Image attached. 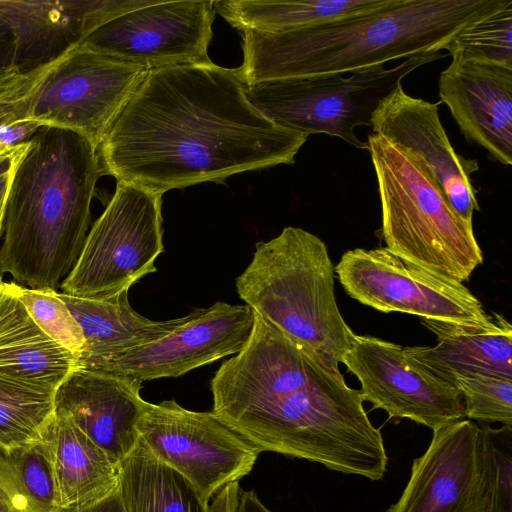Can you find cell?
<instances>
[{"label": "cell", "mask_w": 512, "mask_h": 512, "mask_svg": "<svg viewBox=\"0 0 512 512\" xmlns=\"http://www.w3.org/2000/svg\"><path fill=\"white\" fill-rule=\"evenodd\" d=\"M308 136L247 98L236 69H152L98 148L104 175L163 195L246 171L293 164Z\"/></svg>", "instance_id": "6da1fadb"}, {"label": "cell", "mask_w": 512, "mask_h": 512, "mask_svg": "<svg viewBox=\"0 0 512 512\" xmlns=\"http://www.w3.org/2000/svg\"><path fill=\"white\" fill-rule=\"evenodd\" d=\"M211 392V412L260 452L371 481L386 474L384 439L360 391L255 312L246 344L217 370Z\"/></svg>", "instance_id": "7a4b0ae2"}, {"label": "cell", "mask_w": 512, "mask_h": 512, "mask_svg": "<svg viewBox=\"0 0 512 512\" xmlns=\"http://www.w3.org/2000/svg\"><path fill=\"white\" fill-rule=\"evenodd\" d=\"M104 171L82 135L41 126L20 159L5 202L0 275L17 285L58 292L76 264Z\"/></svg>", "instance_id": "3957f363"}, {"label": "cell", "mask_w": 512, "mask_h": 512, "mask_svg": "<svg viewBox=\"0 0 512 512\" xmlns=\"http://www.w3.org/2000/svg\"><path fill=\"white\" fill-rule=\"evenodd\" d=\"M510 0H397L382 10L278 34L243 31V84L353 73L440 52Z\"/></svg>", "instance_id": "277c9868"}, {"label": "cell", "mask_w": 512, "mask_h": 512, "mask_svg": "<svg viewBox=\"0 0 512 512\" xmlns=\"http://www.w3.org/2000/svg\"><path fill=\"white\" fill-rule=\"evenodd\" d=\"M236 289L247 306L292 342L327 367L339 368L355 333L339 311L334 266L319 237L287 226L257 243Z\"/></svg>", "instance_id": "5b68a950"}, {"label": "cell", "mask_w": 512, "mask_h": 512, "mask_svg": "<svg viewBox=\"0 0 512 512\" xmlns=\"http://www.w3.org/2000/svg\"><path fill=\"white\" fill-rule=\"evenodd\" d=\"M386 246L410 263L460 283L483 263L473 225L451 206L426 166L410 150L368 135Z\"/></svg>", "instance_id": "8992f818"}, {"label": "cell", "mask_w": 512, "mask_h": 512, "mask_svg": "<svg viewBox=\"0 0 512 512\" xmlns=\"http://www.w3.org/2000/svg\"><path fill=\"white\" fill-rule=\"evenodd\" d=\"M446 54L422 53L390 68L372 66L351 73L263 80L244 84L249 101L268 119L307 136L325 133L368 149L355 128L370 126L380 103L417 68Z\"/></svg>", "instance_id": "52a82bcc"}, {"label": "cell", "mask_w": 512, "mask_h": 512, "mask_svg": "<svg viewBox=\"0 0 512 512\" xmlns=\"http://www.w3.org/2000/svg\"><path fill=\"white\" fill-rule=\"evenodd\" d=\"M162 195L125 182L87 234L80 256L61 284V293L101 300L128 292L157 270L164 251Z\"/></svg>", "instance_id": "ba28073f"}, {"label": "cell", "mask_w": 512, "mask_h": 512, "mask_svg": "<svg viewBox=\"0 0 512 512\" xmlns=\"http://www.w3.org/2000/svg\"><path fill=\"white\" fill-rule=\"evenodd\" d=\"M149 71L80 44L44 73L26 120L74 131L98 150Z\"/></svg>", "instance_id": "9c48e42d"}, {"label": "cell", "mask_w": 512, "mask_h": 512, "mask_svg": "<svg viewBox=\"0 0 512 512\" xmlns=\"http://www.w3.org/2000/svg\"><path fill=\"white\" fill-rule=\"evenodd\" d=\"M334 273L351 298L384 313L484 327L494 323V315L463 283L410 263L387 247L348 250Z\"/></svg>", "instance_id": "30bf717a"}, {"label": "cell", "mask_w": 512, "mask_h": 512, "mask_svg": "<svg viewBox=\"0 0 512 512\" xmlns=\"http://www.w3.org/2000/svg\"><path fill=\"white\" fill-rule=\"evenodd\" d=\"M136 427L150 452L185 477L207 503L248 475L261 453L211 411L188 410L175 400L146 401Z\"/></svg>", "instance_id": "8fae6325"}, {"label": "cell", "mask_w": 512, "mask_h": 512, "mask_svg": "<svg viewBox=\"0 0 512 512\" xmlns=\"http://www.w3.org/2000/svg\"><path fill=\"white\" fill-rule=\"evenodd\" d=\"M214 2L152 0L106 21L81 44L149 70L211 63Z\"/></svg>", "instance_id": "7c38bea8"}, {"label": "cell", "mask_w": 512, "mask_h": 512, "mask_svg": "<svg viewBox=\"0 0 512 512\" xmlns=\"http://www.w3.org/2000/svg\"><path fill=\"white\" fill-rule=\"evenodd\" d=\"M341 363L360 382L363 401L389 418L408 419L432 431L466 419L460 392L398 344L355 334Z\"/></svg>", "instance_id": "4fadbf2b"}, {"label": "cell", "mask_w": 512, "mask_h": 512, "mask_svg": "<svg viewBox=\"0 0 512 512\" xmlns=\"http://www.w3.org/2000/svg\"><path fill=\"white\" fill-rule=\"evenodd\" d=\"M432 432L402 494L385 512H489L481 426L463 419Z\"/></svg>", "instance_id": "5bb4252c"}, {"label": "cell", "mask_w": 512, "mask_h": 512, "mask_svg": "<svg viewBox=\"0 0 512 512\" xmlns=\"http://www.w3.org/2000/svg\"><path fill=\"white\" fill-rule=\"evenodd\" d=\"M253 325L254 312L249 306L218 301L193 310L190 319L168 335L116 354L93 371L142 382L178 377L240 352Z\"/></svg>", "instance_id": "9a60e30c"}, {"label": "cell", "mask_w": 512, "mask_h": 512, "mask_svg": "<svg viewBox=\"0 0 512 512\" xmlns=\"http://www.w3.org/2000/svg\"><path fill=\"white\" fill-rule=\"evenodd\" d=\"M438 104L408 95L400 84L374 112L371 128L416 155L454 210L473 225L474 212L480 207L471 176L479 165L454 150L442 126Z\"/></svg>", "instance_id": "2e32d148"}, {"label": "cell", "mask_w": 512, "mask_h": 512, "mask_svg": "<svg viewBox=\"0 0 512 512\" xmlns=\"http://www.w3.org/2000/svg\"><path fill=\"white\" fill-rule=\"evenodd\" d=\"M152 0H0L15 42V65L28 76L60 60L111 18Z\"/></svg>", "instance_id": "e0dca14e"}, {"label": "cell", "mask_w": 512, "mask_h": 512, "mask_svg": "<svg viewBox=\"0 0 512 512\" xmlns=\"http://www.w3.org/2000/svg\"><path fill=\"white\" fill-rule=\"evenodd\" d=\"M441 102L461 133L490 157L512 163V68L452 56L438 82Z\"/></svg>", "instance_id": "ac0fdd59"}, {"label": "cell", "mask_w": 512, "mask_h": 512, "mask_svg": "<svg viewBox=\"0 0 512 512\" xmlns=\"http://www.w3.org/2000/svg\"><path fill=\"white\" fill-rule=\"evenodd\" d=\"M142 381L103 371L73 370L57 387L56 415L73 423L117 464L139 440Z\"/></svg>", "instance_id": "d6986e66"}, {"label": "cell", "mask_w": 512, "mask_h": 512, "mask_svg": "<svg viewBox=\"0 0 512 512\" xmlns=\"http://www.w3.org/2000/svg\"><path fill=\"white\" fill-rule=\"evenodd\" d=\"M484 327L421 319L437 336L433 347H404L406 353L448 383L456 374H482L512 379V327L500 314Z\"/></svg>", "instance_id": "ffe728a7"}, {"label": "cell", "mask_w": 512, "mask_h": 512, "mask_svg": "<svg viewBox=\"0 0 512 512\" xmlns=\"http://www.w3.org/2000/svg\"><path fill=\"white\" fill-rule=\"evenodd\" d=\"M79 323L85 346L76 369L96 370L116 354L168 335L191 317L154 321L138 314L129 304L128 292L108 299H83L58 292Z\"/></svg>", "instance_id": "44dd1931"}, {"label": "cell", "mask_w": 512, "mask_h": 512, "mask_svg": "<svg viewBox=\"0 0 512 512\" xmlns=\"http://www.w3.org/2000/svg\"><path fill=\"white\" fill-rule=\"evenodd\" d=\"M77 358L32 320L12 289L0 281V378L53 389L76 369Z\"/></svg>", "instance_id": "7402d4cb"}, {"label": "cell", "mask_w": 512, "mask_h": 512, "mask_svg": "<svg viewBox=\"0 0 512 512\" xmlns=\"http://www.w3.org/2000/svg\"><path fill=\"white\" fill-rule=\"evenodd\" d=\"M47 440L60 511L94 503L118 487V464L68 419L56 415Z\"/></svg>", "instance_id": "603a6c76"}, {"label": "cell", "mask_w": 512, "mask_h": 512, "mask_svg": "<svg viewBox=\"0 0 512 512\" xmlns=\"http://www.w3.org/2000/svg\"><path fill=\"white\" fill-rule=\"evenodd\" d=\"M397 0H218L216 13L240 32L286 33L370 14Z\"/></svg>", "instance_id": "cb8c5ba5"}, {"label": "cell", "mask_w": 512, "mask_h": 512, "mask_svg": "<svg viewBox=\"0 0 512 512\" xmlns=\"http://www.w3.org/2000/svg\"><path fill=\"white\" fill-rule=\"evenodd\" d=\"M118 467L126 512H208L209 503L193 485L154 456L140 438Z\"/></svg>", "instance_id": "d4e9b609"}, {"label": "cell", "mask_w": 512, "mask_h": 512, "mask_svg": "<svg viewBox=\"0 0 512 512\" xmlns=\"http://www.w3.org/2000/svg\"><path fill=\"white\" fill-rule=\"evenodd\" d=\"M56 389L0 378V447L10 450L46 439L56 418Z\"/></svg>", "instance_id": "484cf974"}, {"label": "cell", "mask_w": 512, "mask_h": 512, "mask_svg": "<svg viewBox=\"0 0 512 512\" xmlns=\"http://www.w3.org/2000/svg\"><path fill=\"white\" fill-rule=\"evenodd\" d=\"M449 55L512 68V1L470 24L448 44Z\"/></svg>", "instance_id": "4316f807"}, {"label": "cell", "mask_w": 512, "mask_h": 512, "mask_svg": "<svg viewBox=\"0 0 512 512\" xmlns=\"http://www.w3.org/2000/svg\"><path fill=\"white\" fill-rule=\"evenodd\" d=\"M10 283L35 324L78 360L85 346L83 332L58 292L30 289Z\"/></svg>", "instance_id": "83f0119b"}, {"label": "cell", "mask_w": 512, "mask_h": 512, "mask_svg": "<svg viewBox=\"0 0 512 512\" xmlns=\"http://www.w3.org/2000/svg\"><path fill=\"white\" fill-rule=\"evenodd\" d=\"M448 383L460 392L466 419L487 425H512V379L456 374Z\"/></svg>", "instance_id": "f1b7e54d"}, {"label": "cell", "mask_w": 512, "mask_h": 512, "mask_svg": "<svg viewBox=\"0 0 512 512\" xmlns=\"http://www.w3.org/2000/svg\"><path fill=\"white\" fill-rule=\"evenodd\" d=\"M48 436V435H47ZM25 490L50 512H60L58 488L47 440L7 450Z\"/></svg>", "instance_id": "f546056e"}, {"label": "cell", "mask_w": 512, "mask_h": 512, "mask_svg": "<svg viewBox=\"0 0 512 512\" xmlns=\"http://www.w3.org/2000/svg\"><path fill=\"white\" fill-rule=\"evenodd\" d=\"M479 425L486 444L489 512H512V425Z\"/></svg>", "instance_id": "4dcf8cb0"}, {"label": "cell", "mask_w": 512, "mask_h": 512, "mask_svg": "<svg viewBox=\"0 0 512 512\" xmlns=\"http://www.w3.org/2000/svg\"><path fill=\"white\" fill-rule=\"evenodd\" d=\"M0 512H50L25 490L3 447H0Z\"/></svg>", "instance_id": "1f68e13d"}, {"label": "cell", "mask_w": 512, "mask_h": 512, "mask_svg": "<svg viewBox=\"0 0 512 512\" xmlns=\"http://www.w3.org/2000/svg\"><path fill=\"white\" fill-rule=\"evenodd\" d=\"M50 66L30 74L21 85L0 95V129L26 120L36 86Z\"/></svg>", "instance_id": "d6a6232c"}, {"label": "cell", "mask_w": 512, "mask_h": 512, "mask_svg": "<svg viewBox=\"0 0 512 512\" xmlns=\"http://www.w3.org/2000/svg\"><path fill=\"white\" fill-rule=\"evenodd\" d=\"M28 76L21 75L16 68L14 36L0 18V95L21 85Z\"/></svg>", "instance_id": "836d02e7"}, {"label": "cell", "mask_w": 512, "mask_h": 512, "mask_svg": "<svg viewBox=\"0 0 512 512\" xmlns=\"http://www.w3.org/2000/svg\"><path fill=\"white\" fill-rule=\"evenodd\" d=\"M60 512H126L120 490H119V484L118 487L112 491L109 495L106 497L80 507L75 508H69L65 510H61Z\"/></svg>", "instance_id": "e575fe53"}, {"label": "cell", "mask_w": 512, "mask_h": 512, "mask_svg": "<svg viewBox=\"0 0 512 512\" xmlns=\"http://www.w3.org/2000/svg\"><path fill=\"white\" fill-rule=\"evenodd\" d=\"M239 482H233L222 488L209 503L208 512H231L239 490Z\"/></svg>", "instance_id": "d590c367"}, {"label": "cell", "mask_w": 512, "mask_h": 512, "mask_svg": "<svg viewBox=\"0 0 512 512\" xmlns=\"http://www.w3.org/2000/svg\"><path fill=\"white\" fill-rule=\"evenodd\" d=\"M231 512H274L266 507L253 490L239 488Z\"/></svg>", "instance_id": "8d00e7d4"}, {"label": "cell", "mask_w": 512, "mask_h": 512, "mask_svg": "<svg viewBox=\"0 0 512 512\" xmlns=\"http://www.w3.org/2000/svg\"><path fill=\"white\" fill-rule=\"evenodd\" d=\"M5 202H6V199L0 200V238L2 236V227H3V219H4Z\"/></svg>", "instance_id": "74e56055"}, {"label": "cell", "mask_w": 512, "mask_h": 512, "mask_svg": "<svg viewBox=\"0 0 512 512\" xmlns=\"http://www.w3.org/2000/svg\"><path fill=\"white\" fill-rule=\"evenodd\" d=\"M2 280L1 276H0V281Z\"/></svg>", "instance_id": "f35d334b"}]
</instances>
